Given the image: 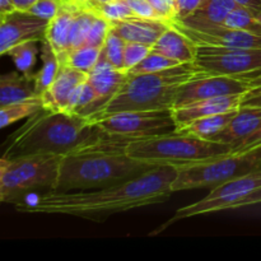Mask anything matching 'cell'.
<instances>
[{
    "mask_svg": "<svg viewBox=\"0 0 261 261\" xmlns=\"http://www.w3.org/2000/svg\"><path fill=\"white\" fill-rule=\"evenodd\" d=\"M176 176L177 168L173 166H157L137 177L97 190H48L33 203L15 200L12 204L20 213L64 214L103 222L114 214L166 201L173 193Z\"/></svg>",
    "mask_w": 261,
    "mask_h": 261,
    "instance_id": "obj_1",
    "label": "cell"
},
{
    "mask_svg": "<svg viewBox=\"0 0 261 261\" xmlns=\"http://www.w3.org/2000/svg\"><path fill=\"white\" fill-rule=\"evenodd\" d=\"M130 140L105 133L98 140L63 155L54 190H89L114 185L142 175L153 166L126 153Z\"/></svg>",
    "mask_w": 261,
    "mask_h": 261,
    "instance_id": "obj_2",
    "label": "cell"
},
{
    "mask_svg": "<svg viewBox=\"0 0 261 261\" xmlns=\"http://www.w3.org/2000/svg\"><path fill=\"white\" fill-rule=\"evenodd\" d=\"M103 134L88 117L43 107L9 137L3 157L9 160L36 154L63 157L82 145L96 142Z\"/></svg>",
    "mask_w": 261,
    "mask_h": 261,
    "instance_id": "obj_3",
    "label": "cell"
},
{
    "mask_svg": "<svg viewBox=\"0 0 261 261\" xmlns=\"http://www.w3.org/2000/svg\"><path fill=\"white\" fill-rule=\"evenodd\" d=\"M203 73L195 63H184L154 73L129 74L106 106L88 119L94 122L119 112L173 109L180 87Z\"/></svg>",
    "mask_w": 261,
    "mask_h": 261,
    "instance_id": "obj_4",
    "label": "cell"
},
{
    "mask_svg": "<svg viewBox=\"0 0 261 261\" xmlns=\"http://www.w3.org/2000/svg\"><path fill=\"white\" fill-rule=\"evenodd\" d=\"M233 147L226 143L203 139L184 132H173L157 137L129 142L126 153L133 160L157 167V166L190 165L217 155L226 154Z\"/></svg>",
    "mask_w": 261,
    "mask_h": 261,
    "instance_id": "obj_5",
    "label": "cell"
},
{
    "mask_svg": "<svg viewBox=\"0 0 261 261\" xmlns=\"http://www.w3.org/2000/svg\"><path fill=\"white\" fill-rule=\"evenodd\" d=\"M172 190L214 188L221 184L261 171V144L244 150H231L226 154L178 166Z\"/></svg>",
    "mask_w": 261,
    "mask_h": 261,
    "instance_id": "obj_6",
    "label": "cell"
},
{
    "mask_svg": "<svg viewBox=\"0 0 261 261\" xmlns=\"http://www.w3.org/2000/svg\"><path fill=\"white\" fill-rule=\"evenodd\" d=\"M61 155L36 154L0 160V200L13 203L23 193L37 189L54 190L60 172Z\"/></svg>",
    "mask_w": 261,
    "mask_h": 261,
    "instance_id": "obj_7",
    "label": "cell"
},
{
    "mask_svg": "<svg viewBox=\"0 0 261 261\" xmlns=\"http://www.w3.org/2000/svg\"><path fill=\"white\" fill-rule=\"evenodd\" d=\"M260 191L261 171L214 186L204 199L178 209L175 216L167 223L163 224L162 229L167 228L173 222L190 218V217L257 204L256 198Z\"/></svg>",
    "mask_w": 261,
    "mask_h": 261,
    "instance_id": "obj_8",
    "label": "cell"
},
{
    "mask_svg": "<svg viewBox=\"0 0 261 261\" xmlns=\"http://www.w3.org/2000/svg\"><path fill=\"white\" fill-rule=\"evenodd\" d=\"M103 133L127 140L145 139L177 130L173 110L126 111L94 121Z\"/></svg>",
    "mask_w": 261,
    "mask_h": 261,
    "instance_id": "obj_9",
    "label": "cell"
},
{
    "mask_svg": "<svg viewBox=\"0 0 261 261\" xmlns=\"http://www.w3.org/2000/svg\"><path fill=\"white\" fill-rule=\"evenodd\" d=\"M194 63L209 75L239 76L261 68V48L198 45Z\"/></svg>",
    "mask_w": 261,
    "mask_h": 261,
    "instance_id": "obj_10",
    "label": "cell"
},
{
    "mask_svg": "<svg viewBox=\"0 0 261 261\" xmlns=\"http://www.w3.org/2000/svg\"><path fill=\"white\" fill-rule=\"evenodd\" d=\"M249 91V86L237 76L209 75L203 73L180 87L173 109L213 97L245 94Z\"/></svg>",
    "mask_w": 261,
    "mask_h": 261,
    "instance_id": "obj_11",
    "label": "cell"
},
{
    "mask_svg": "<svg viewBox=\"0 0 261 261\" xmlns=\"http://www.w3.org/2000/svg\"><path fill=\"white\" fill-rule=\"evenodd\" d=\"M50 20L24 10L0 15V54L5 55L14 46L27 41L45 40Z\"/></svg>",
    "mask_w": 261,
    "mask_h": 261,
    "instance_id": "obj_12",
    "label": "cell"
},
{
    "mask_svg": "<svg viewBox=\"0 0 261 261\" xmlns=\"http://www.w3.org/2000/svg\"><path fill=\"white\" fill-rule=\"evenodd\" d=\"M172 25L191 38L196 45H212L229 48H261V36L237 28L226 27L223 24L204 30H194L178 22H173Z\"/></svg>",
    "mask_w": 261,
    "mask_h": 261,
    "instance_id": "obj_13",
    "label": "cell"
},
{
    "mask_svg": "<svg viewBox=\"0 0 261 261\" xmlns=\"http://www.w3.org/2000/svg\"><path fill=\"white\" fill-rule=\"evenodd\" d=\"M87 79H88V74L60 63L55 81L40 96L43 107L51 111L66 112L74 91Z\"/></svg>",
    "mask_w": 261,
    "mask_h": 261,
    "instance_id": "obj_14",
    "label": "cell"
},
{
    "mask_svg": "<svg viewBox=\"0 0 261 261\" xmlns=\"http://www.w3.org/2000/svg\"><path fill=\"white\" fill-rule=\"evenodd\" d=\"M244 94H232V96H219L213 98L201 99L186 106L176 107L173 110V117L178 127L211 115L237 110L241 106V99Z\"/></svg>",
    "mask_w": 261,
    "mask_h": 261,
    "instance_id": "obj_15",
    "label": "cell"
},
{
    "mask_svg": "<svg viewBox=\"0 0 261 261\" xmlns=\"http://www.w3.org/2000/svg\"><path fill=\"white\" fill-rule=\"evenodd\" d=\"M127 76H129L127 71L116 69L106 60L102 54L99 55L96 66L88 74V82L92 84L98 96L101 110L120 91V88L126 82Z\"/></svg>",
    "mask_w": 261,
    "mask_h": 261,
    "instance_id": "obj_16",
    "label": "cell"
},
{
    "mask_svg": "<svg viewBox=\"0 0 261 261\" xmlns=\"http://www.w3.org/2000/svg\"><path fill=\"white\" fill-rule=\"evenodd\" d=\"M111 28L121 36L125 41L142 42L153 46L158 38L172 24L161 19H148V18H129L125 20H116L110 23Z\"/></svg>",
    "mask_w": 261,
    "mask_h": 261,
    "instance_id": "obj_17",
    "label": "cell"
},
{
    "mask_svg": "<svg viewBox=\"0 0 261 261\" xmlns=\"http://www.w3.org/2000/svg\"><path fill=\"white\" fill-rule=\"evenodd\" d=\"M260 122L261 107H240L228 125L218 134L214 135L211 140L226 143L236 149L257 129Z\"/></svg>",
    "mask_w": 261,
    "mask_h": 261,
    "instance_id": "obj_18",
    "label": "cell"
},
{
    "mask_svg": "<svg viewBox=\"0 0 261 261\" xmlns=\"http://www.w3.org/2000/svg\"><path fill=\"white\" fill-rule=\"evenodd\" d=\"M152 50L181 64L194 63L198 54V45L181 31L171 25L152 46Z\"/></svg>",
    "mask_w": 261,
    "mask_h": 261,
    "instance_id": "obj_19",
    "label": "cell"
},
{
    "mask_svg": "<svg viewBox=\"0 0 261 261\" xmlns=\"http://www.w3.org/2000/svg\"><path fill=\"white\" fill-rule=\"evenodd\" d=\"M79 8L73 3L64 0L60 5L58 14L50 20L46 30L45 40L61 59L69 51V36H70L71 24Z\"/></svg>",
    "mask_w": 261,
    "mask_h": 261,
    "instance_id": "obj_20",
    "label": "cell"
},
{
    "mask_svg": "<svg viewBox=\"0 0 261 261\" xmlns=\"http://www.w3.org/2000/svg\"><path fill=\"white\" fill-rule=\"evenodd\" d=\"M237 5L234 0H204L195 12L178 23L194 30L222 25Z\"/></svg>",
    "mask_w": 261,
    "mask_h": 261,
    "instance_id": "obj_21",
    "label": "cell"
},
{
    "mask_svg": "<svg viewBox=\"0 0 261 261\" xmlns=\"http://www.w3.org/2000/svg\"><path fill=\"white\" fill-rule=\"evenodd\" d=\"M40 97L36 92L35 78L20 71H12L0 78V107Z\"/></svg>",
    "mask_w": 261,
    "mask_h": 261,
    "instance_id": "obj_22",
    "label": "cell"
},
{
    "mask_svg": "<svg viewBox=\"0 0 261 261\" xmlns=\"http://www.w3.org/2000/svg\"><path fill=\"white\" fill-rule=\"evenodd\" d=\"M239 110L240 109L232 110V111L221 112V114L211 115V116L194 120V121L178 127L177 132L190 133V134L200 137L203 139L211 140L214 135L218 134L221 130H223L228 125V122L233 119Z\"/></svg>",
    "mask_w": 261,
    "mask_h": 261,
    "instance_id": "obj_23",
    "label": "cell"
},
{
    "mask_svg": "<svg viewBox=\"0 0 261 261\" xmlns=\"http://www.w3.org/2000/svg\"><path fill=\"white\" fill-rule=\"evenodd\" d=\"M41 60L42 66L35 74V87L38 96H41L53 84L60 68L58 54L46 40L41 41Z\"/></svg>",
    "mask_w": 261,
    "mask_h": 261,
    "instance_id": "obj_24",
    "label": "cell"
},
{
    "mask_svg": "<svg viewBox=\"0 0 261 261\" xmlns=\"http://www.w3.org/2000/svg\"><path fill=\"white\" fill-rule=\"evenodd\" d=\"M223 25L261 36V9L237 5L229 13Z\"/></svg>",
    "mask_w": 261,
    "mask_h": 261,
    "instance_id": "obj_25",
    "label": "cell"
},
{
    "mask_svg": "<svg viewBox=\"0 0 261 261\" xmlns=\"http://www.w3.org/2000/svg\"><path fill=\"white\" fill-rule=\"evenodd\" d=\"M101 50L102 48L94 47V46L83 45L81 47L69 50L63 58L59 59V61L71 66L73 69H76V70L89 74L98 61Z\"/></svg>",
    "mask_w": 261,
    "mask_h": 261,
    "instance_id": "obj_26",
    "label": "cell"
},
{
    "mask_svg": "<svg viewBox=\"0 0 261 261\" xmlns=\"http://www.w3.org/2000/svg\"><path fill=\"white\" fill-rule=\"evenodd\" d=\"M42 109L43 103L41 97L0 107V126H2V129H5L9 125L19 121L20 119L31 117Z\"/></svg>",
    "mask_w": 261,
    "mask_h": 261,
    "instance_id": "obj_27",
    "label": "cell"
},
{
    "mask_svg": "<svg viewBox=\"0 0 261 261\" xmlns=\"http://www.w3.org/2000/svg\"><path fill=\"white\" fill-rule=\"evenodd\" d=\"M96 15L97 13L91 8H79L76 10L69 36V50L86 45Z\"/></svg>",
    "mask_w": 261,
    "mask_h": 261,
    "instance_id": "obj_28",
    "label": "cell"
},
{
    "mask_svg": "<svg viewBox=\"0 0 261 261\" xmlns=\"http://www.w3.org/2000/svg\"><path fill=\"white\" fill-rule=\"evenodd\" d=\"M38 41H27L10 48L5 55H9L15 64V68L24 75L35 78L32 69L36 64L38 53Z\"/></svg>",
    "mask_w": 261,
    "mask_h": 261,
    "instance_id": "obj_29",
    "label": "cell"
},
{
    "mask_svg": "<svg viewBox=\"0 0 261 261\" xmlns=\"http://www.w3.org/2000/svg\"><path fill=\"white\" fill-rule=\"evenodd\" d=\"M125 45H126V41L121 36L117 35L112 28H110L106 41L102 46L101 54L111 65L120 70H124Z\"/></svg>",
    "mask_w": 261,
    "mask_h": 261,
    "instance_id": "obj_30",
    "label": "cell"
},
{
    "mask_svg": "<svg viewBox=\"0 0 261 261\" xmlns=\"http://www.w3.org/2000/svg\"><path fill=\"white\" fill-rule=\"evenodd\" d=\"M177 60L167 58V56L162 55V54L157 53V51L150 50V53L140 61L139 64L130 69L127 74L130 75H137V74H147V73H154V71L165 70V69L172 68V66L178 65Z\"/></svg>",
    "mask_w": 261,
    "mask_h": 261,
    "instance_id": "obj_31",
    "label": "cell"
},
{
    "mask_svg": "<svg viewBox=\"0 0 261 261\" xmlns=\"http://www.w3.org/2000/svg\"><path fill=\"white\" fill-rule=\"evenodd\" d=\"M88 8L93 9L97 14L103 17L110 23L137 17L132 8L129 7V4L126 3V0H112V2L103 3V4L91 5Z\"/></svg>",
    "mask_w": 261,
    "mask_h": 261,
    "instance_id": "obj_32",
    "label": "cell"
},
{
    "mask_svg": "<svg viewBox=\"0 0 261 261\" xmlns=\"http://www.w3.org/2000/svg\"><path fill=\"white\" fill-rule=\"evenodd\" d=\"M152 50V46L145 45L142 42H134V41H126L124 51V70L129 71L139 64Z\"/></svg>",
    "mask_w": 261,
    "mask_h": 261,
    "instance_id": "obj_33",
    "label": "cell"
},
{
    "mask_svg": "<svg viewBox=\"0 0 261 261\" xmlns=\"http://www.w3.org/2000/svg\"><path fill=\"white\" fill-rule=\"evenodd\" d=\"M110 28H111V24H110L109 20L105 19L99 14H97L93 23H92V27L91 31H89L86 45H91L94 46V47L102 48V46H103L105 41L107 38V35H109Z\"/></svg>",
    "mask_w": 261,
    "mask_h": 261,
    "instance_id": "obj_34",
    "label": "cell"
},
{
    "mask_svg": "<svg viewBox=\"0 0 261 261\" xmlns=\"http://www.w3.org/2000/svg\"><path fill=\"white\" fill-rule=\"evenodd\" d=\"M63 0H37L27 12L43 18V19L51 20L58 14Z\"/></svg>",
    "mask_w": 261,
    "mask_h": 261,
    "instance_id": "obj_35",
    "label": "cell"
},
{
    "mask_svg": "<svg viewBox=\"0 0 261 261\" xmlns=\"http://www.w3.org/2000/svg\"><path fill=\"white\" fill-rule=\"evenodd\" d=\"M150 3L161 19L172 24L176 22V15H177V7H176L175 0H148Z\"/></svg>",
    "mask_w": 261,
    "mask_h": 261,
    "instance_id": "obj_36",
    "label": "cell"
},
{
    "mask_svg": "<svg viewBox=\"0 0 261 261\" xmlns=\"http://www.w3.org/2000/svg\"><path fill=\"white\" fill-rule=\"evenodd\" d=\"M126 3L129 4V7L132 8L137 17L148 18V19H161L158 13L155 12L154 8L150 5L148 0H126Z\"/></svg>",
    "mask_w": 261,
    "mask_h": 261,
    "instance_id": "obj_37",
    "label": "cell"
},
{
    "mask_svg": "<svg viewBox=\"0 0 261 261\" xmlns=\"http://www.w3.org/2000/svg\"><path fill=\"white\" fill-rule=\"evenodd\" d=\"M176 7H177V15H176V22H181L185 18H188L191 13L195 12L204 0H175Z\"/></svg>",
    "mask_w": 261,
    "mask_h": 261,
    "instance_id": "obj_38",
    "label": "cell"
},
{
    "mask_svg": "<svg viewBox=\"0 0 261 261\" xmlns=\"http://www.w3.org/2000/svg\"><path fill=\"white\" fill-rule=\"evenodd\" d=\"M240 107H261V88L250 89L245 93Z\"/></svg>",
    "mask_w": 261,
    "mask_h": 261,
    "instance_id": "obj_39",
    "label": "cell"
},
{
    "mask_svg": "<svg viewBox=\"0 0 261 261\" xmlns=\"http://www.w3.org/2000/svg\"><path fill=\"white\" fill-rule=\"evenodd\" d=\"M237 78L244 81L245 83L249 86L250 89L261 88V68L256 69V70L249 71V73L242 74V75H239Z\"/></svg>",
    "mask_w": 261,
    "mask_h": 261,
    "instance_id": "obj_40",
    "label": "cell"
},
{
    "mask_svg": "<svg viewBox=\"0 0 261 261\" xmlns=\"http://www.w3.org/2000/svg\"><path fill=\"white\" fill-rule=\"evenodd\" d=\"M259 144H261V122L259 126H257V129L255 130V132L252 133V134L250 135V137L247 138V139L245 140L240 147H237L236 149L233 150H244V149H247V148L256 147V145Z\"/></svg>",
    "mask_w": 261,
    "mask_h": 261,
    "instance_id": "obj_41",
    "label": "cell"
},
{
    "mask_svg": "<svg viewBox=\"0 0 261 261\" xmlns=\"http://www.w3.org/2000/svg\"><path fill=\"white\" fill-rule=\"evenodd\" d=\"M37 0H13L15 10H24L27 12L31 7H32Z\"/></svg>",
    "mask_w": 261,
    "mask_h": 261,
    "instance_id": "obj_42",
    "label": "cell"
},
{
    "mask_svg": "<svg viewBox=\"0 0 261 261\" xmlns=\"http://www.w3.org/2000/svg\"><path fill=\"white\" fill-rule=\"evenodd\" d=\"M13 10H15L13 0H0V15L8 14Z\"/></svg>",
    "mask_w": 261,
    "mask_h": 261,
    "instance_id": "obj_43",
    "label": "cell"
},
{
    "mask_svg": "<svg viewBox=\"0 0 261 261\" xmlns=\"http://www.w3.org/2000/svg\"><path fill=\"white\" fill-rule=\"evenodd\" d=\"M239 5L244 7L255 8V9H261V0H234Z\"/></svg>",
    "mask_w": 261,
    "mask_h": 261,
    "instance_id": "obj_44",
    "label": "cell"
},
{
    "mask_svg": "<svg viewBox=\"0 0 261 261\" xmlns=\"http://www.w3.org/2000/svg\"><path fill=\"white\" fill-rule=\"evenodd\" d=\"M68 2L73 3V4L76 5L78 8H87L92 0H68Z\"/></svg>",
    "mask_w": 261,
    "mask_h": 261,
    "instance_id": "obj_45",
    "label": "cell"
},
{
    "mask_svg": "<svg viewBox=\"0 0 261 261\" xmlns=\"http://www.w3.org/2000/svg\"><path fill=\"white\" fill-rule=\"evenodd\" d=\"M109 2H112V0H92L91 3H89L88 7H91V5H98V4H103V3H109ZM87 7V8H88Z\"/></svg>",
    "mask_w": 261,
    "mask_h": 261,
    "instance_id": "obj_46",
    "label": "cell"
},
{
    "mask_svg": "<svg viewBox=\"0 0 261 261\" xmlns=\"http://www.w3.org/2000/svg\"><path fill=\"white\" fill-rule=\"evenodd\" d=\"M256 203L259 204V203H261V191L259 194H257V198H256Z\"/></svg>",
    "mask_w": 261,
    "mask_h": 261,
    "instance_id": "obj_47",
    "label": "cell"
},
{
    "mask_svg": "<svg viewBox=\"0 0 261 261\" xmlns=\"http://www.w3.org/2000/svg\"><path fill=\"white\" fill-rule=\"evenodd\" d=\"M63 2H64V0H63Z\"/></svg>",
    "mask_w": 261,
    "mask_h": 261,
    "instance_id": "obj_48",
    "label": "cell"
}]
</instances>
